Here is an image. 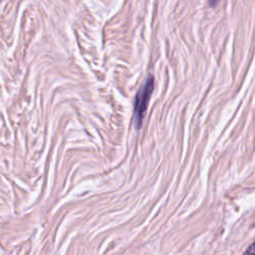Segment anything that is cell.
Returning <instances> with one entry per match:
<instances>
[{"label": "cell", "mask_w": 255, "mask_h": 255, "mask_svg": "<svg viewBox=\"0 0 255 255\" xmlns=\"http://www.w3.org/2000/svg\"><path fill=\"white\" fill-rule=\"evenodd\" d=\"M153 89H154V79L152 76H148L143 82V84L141 85V87L139 88L134 98L133 123L136 128H139L141 127Z\"/></svg>", "instance_id": "obj_1"}, {"label": "cell", "mask_w": 255, "mask_h": 255, "mask_svg": "<svg viewBox=\"0 0 255 255\" xmlns=\"http://www.w3.org/2000/svg\"><path fill=\"white\" fill-rule=\"evenodd\" d=\"M243 255H255V253H254V245L251 244V245L247 248V250L244 252Z\"/></svg>", "instance_id": "obj_2"}, {"label": "cell", "mask_w": 255, "mask_h": 255, "mask_svg": "<svg viewBox=\"0 0 255 255\" xmlns=\"http://www.w3.org/2000/svg\"><path fill=\"white\" fill-rule=\"evenodd\" d=\"M219 0H208V2H209V4H210V6H212V7H214L216 4H217V2H218Z\"/></svg>", "instance_id": "obj_3"}]
</instances>
